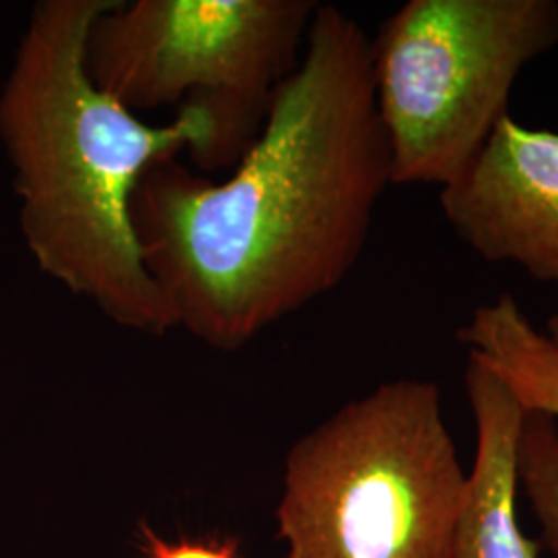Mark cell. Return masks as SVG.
I'll return each mask as SVG.
<instances>
[{
    "instance_id": "obj_8",
    "label": "cell",
    "mask_w": 558,
    "mask_h": 558,
    "mask_svg": "<svg viewBox=\"0 0 558 558\" xmlns=\"http://www.w3.org/2000/svg\"><path fill=\"white\" fill-rule=\"evenodd\" d=\"M458 341L468 359L486 364L507 383L525 410L544 412L558 422V348L525 315L515 296L480 304Z\"/></svg>"
},
{
    "instance_id": "obj_3",
    "label": "cell",
    "mask_w": 558,
    "mask_h": 558,
    "mask_svg": "<svg viewBox=\"0 0 558 558\" xmlns=\"http://www.w3.org/2000/svg\"><path fill=\"white\" fill-rule=\"evenodd\" d=\"M465 495L439 387L389 380L290 447L278 538L286 558H449Z\"/></svg>"
},
{
    "instance_id": "obj_1",
    "label": "cell",
    "mask_w": 558,
    "mask_h": 558,
    "mask_svg": "<svg viewBox=\"0 0 558 558\" xmlns=\"http://www.w3.org/2000/svg\"><path fill=\"white\" fill-rule=\"evenodd\" d=\"M391 184L371 38L319 4L259 137L223 177L154 163L131 199L141 259L177 329L236 352L336 290Z\"/></svg>"
},
{
    "instance_id": "obj_10",
    "label": "cell",
    "mask_w": 558,
    "mask_h": 558,
    "mask_svg": "<svg viewBox=\"0 0 558 558\" xmlns=\"http://www.w3.org/2000/svg\"><path fill=\"white\" fill-rule=\"evenodd\" d=\"M140 530L145 558H244L240 553V539L232 536L168 542L147 523H141Z\"/></svg>"
},
{
    "instance_id": "obj_7",
    "label": "cell",
    "mask_w": 558,
    "mask_h": 558,
    "mask_svg": "<svg viewBox=\"0 0 558 558\" xmlns=\"http://www.w3.org/2000/svg\"><path fill=\"white\" fill-rule=\"evenodd\" d=\"M465 393L476 459L449 558H538L518 519V442L525 408L486 364L468 359Z\"/></svg>"
},
{
    "instance_id": "obj_5",
    "label": "cell",
    "mask_w": 558,
    "mask_h": 558,
    "mask_svg": "<svg viewBox=\"0 0 558 558\" xmlns=\"http://www.w3.org/2000/svg\"><path fill=\"white\" fill-rule=\"evenodd\" d=\"M315 0H114L89 29L92 81L133 114L195 108L214 126L203 174L232 170L299 66ZM177 110V112H179Z\"/></svg>"
},
{
    "instance_id": "obj_2",
    "label": "cell",
    "mask_w": 558,
    "mask_h": 558,
    "mask_svg": "<svg viewBox=\"0 0 558 558\" xmlns=\"http://www.w3.org/2000/svg\"><path fill=\"white\" fill-rule=\"evenodd\" d=\"M114 0H41L0 89V143L13 168L25 244L41 274L122 329H177L141 259L131 199L161 160L205 172L214 126L182 108L151 124L101 92L85 64L89 29Z\"/></svg>"
},
{
    "instance_id": "obj_4",
    "label": "cell",
    "mask_w": 558,
    "mask_h": 558,
    "mask_svg": "<svg viewBox=\"0 0 558 558\" xmlns=\"http://www.w3.org/2000/svg\"><path fill=\"white\" fill-rule=\"evenodd\" d=\"M557 44V0L403 2L371 40L391 184L459 179L511 114L525 66Z\"/></svg>"
},
{
    "instance_id": "obj_9",
    "label": "cell",
    "mask_w": 558,
    "mask_h": 558,
    "mask_svg": "<svg viewBox=\"0 0 558 558\" xmlns=\"http://www.w3.org/2000/svg\"><path fill=\"white\" fill-rule=\"evenodd\" d=\"M518 484L538 519L539 546L558 558V422L525 410L518 442Z\"/></svg>"
},
{
    "instance_id": "obj_6",
    "label": "cell",
    "mask_w": 558,
    "mask_h": 558,
    "mask_svg": "<svg viewBox=\"0 0 558 558\" xmlns=\"http://www.w3.org/2000/svg\"><path fill=\"white\" fill-rule=\"evenodd\" d=\"M439 201L480 259L515 265L558 288V133L505 117Z\"/></svg>"
},
{
    "instance_id": "obj_11",
    "label": "cell",
    "mask_w": 558,
    "mask_h": 558,
    "mask_svg": "<svg viewBox=\"0 0 558 558\" xmlns=\"http://www.w3.org/2000/svg\"><path fill=\"white\" fill-rule=\"evenodd\" d=\"M546 336L550 338V341L558 348V315H553L548 323H546Z\"/></svg>"
}]
</instances>
